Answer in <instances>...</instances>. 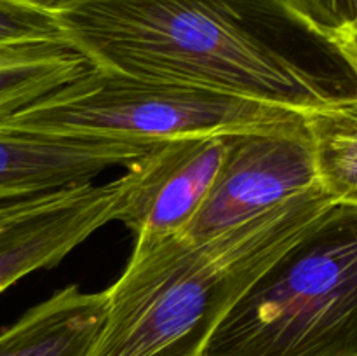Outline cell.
<instances>
[{
  "label": "cell",
  "instance_id": "6da1fadb",
  "mask_svg": "<svg viewBox=\"0 0 357 356\" xmlns=\"http://www.w3.org/2000/svg\"><path fill=\"white\" fill-rule=\"evenodd\" d=\"M54 17L93 65L309 112L357 94L333 38L289 0H72Z\"/></svg>",
  "mask_w": 357,
  "mask_h": 356
},
{
  "label": "cell",
  "instance_id": "7a4b0ae2",
  "mask_svg": "<svg viewBox=\"0 0 357 356\" xmlns=\"http://www.w3.org/2000/svg\"><path fill=\"white\" fill-rule=\"evenodd\" d=\"M333 205L317 187L201 243L136 236L89 356H202L244 290Z\"/></svg>",
  "mask_w": 357,
  "mask_h": 356
},
{
  "label": "cell",
  "instance_id": "3957f363",
  "mask_svg": "<svg viewBox=\"0 0 357 356\" xmlns=\"http://www.w3.org/2000/svg\"><path fill=\"white\" fill-rule=\"evenodd\" d=\"M202 356H357V208L333 205L257 276Z\"/></svg>",
  "mask_w": 357,
  "mask_h": 356
},
{
  "label": "cell",
  "instance_id": "277c9868",
  "mask_svg": "<svg viewBox=\"0 0 357 356\" xmlns=\"http://www.w3.org/2000/svg\"><path fill=\"white\" fill-rule=\"evenodd\" d=\"M288 112L289 108L204 87L143 79L93 65L72 82L2 121L45 135L166 142L237 131L281 119Z\"/></svg>",
  "mask_w": 357,
  "mask_h": 356
},
{
  "label": "cell",
  "instance_id": "5b68a950",
  "mask_svg": "<svg viewBox=\"0 0 357 356\" xmlns=\"http://www.w3.org/2000/svg\"><path fill=\"white\" fill-rule=\"evenodd\" d=\"M215 181L183 236H220L303 192L321 187L312 135L303 112L225 133Z\"/></svg>",
  "mask_w": 357,
  "mask_h": 356
},
{
  "label": "cell",
  "instance_id": "8992f818",
  "mask_svg": "<svg viewBox=\"0 0 357 356\" xmlns=\"http://www.w3.org/2000/svg\"><path fill=\"white\" fill-rule=\"evenodd\" d=\"M223 135L166 140L132 163L115 220L135 237L183 234L215 181L225 152Z\"/></svg>",
  "mask_w": 357,
  "mask_h": 356
},
{
  "label": "cell",
  "instance_id": "52a82bcc",
  "mask_svg": "<svg viewBox=\"0 0 357 356\" xmlns=\"http://www.w3.org/2000/svg\"><path fill=\"white\" fill-rule=\"evenodd\" d=\"M160 142L45 135L0 119V201L35 198L93 184L112 168H129Z\"/></svg>",
  "mask_w": 357,
  "mask_h": 356
},
{
  "label": "cell",
  "instance_id": "ba28073f",
  "mask_svg": "<svg viewBox=\"0 0 357 356\" xmlns=\"http://www.w3.org/2000/svg\"><path fill=\"white\" fill-rule=\"evenodd\" d=\"M128 177L59 191L31 215L0 232V293L37 269L52 267L115 220Z\"/></svg>",
  "mask_w": 357,
  "mask_h": 356
},
{
  "label": "cell",
  "instance_id": "9c48e42d",
  "mask_svg": "<svg viewBox=\"0 0 357 356\" xmlns=\"http://www.w3.org/2000/svg\"><path fill=\"white\" fill-rule=\"evenodd\" d=\"M105 306V292L66 286L0 334V356H89Z\"/></svg>",
  "mask_w": 357,
  "mask_h": 356
},
{
  "label": "cell",
  "instance_id": "30bf717a",
  "mask_svg": "<svg viewBox=\"0 0 357 356\" xmlns=\"http://www.w3.org/2000/svg\"><path fill=\"white\" fill-rule=\"evenodd\" d=\"M93 63L68 40L0 47V119L86 73Z\"/></svg>",
  "mask_w": 357,
  "mask_h": 356
},
{
  "label": "cell",
  "instance_id": "8fae6325",
  "mask_svg": "<svg viewBox=\"0 0 357 356\" xmlns=\"http://www.w3.org/2000/svg\"><path fill=\"white\" fill-rule=\"evenodd\" d=\"M303 114L321 187L337 205L357 208V94Z\"/></svg>",
  "mask_w": 357,
  "mask_h": 356
},
{
  "label": "cell",
  "instance_id": "7c38bea8",
  "mask_svg": "<svg viewBox=\"0 0 357 356\" xmlns=\"http://www.w3.org/2000/svg\"><path fill=\"white\" fill-rule=\"evenodd\" d=\"M45 40H66L54 14L17 0H0V47Z\"/></svg>",
  "mask_w": 357,
  "mask_h": 356
},
{
  "label": "cell",
  "instance_id": "4fadbf2b",
  "mask_svg": "<svg viewBox=\"0 0 357 356\" xmlns=\"http://www.w3.org/2000/svg\"><path fill=\"white\" fill-rule=\"evenodd\" d=\"M314 28L333 37L357 17V0H289Z\"/></svg>",
  "mask_w": 357,
  "mask_h": 356
},
{
  "label": "cell",
  "instance_id": "5bb4252c",
  "mask_svg": "<svg viewBox=\"0 0 357 356\" xmlns=\"http://www.w3.org/2000/svg\"><path fill=\"white\" fill-rule=\"evenodd\" d=\"M52 194L35 195V198H23V199H10V201H0V232L6 227L13 225L17 220L31 215L33 212L40 209L42 206L47 205L52 199Z\"/></svg>",
  "mask_w": 357,
  "mask_h": 356
},
{
  "label": "cell",
  "instance_id": "9a60e30c",
  "mask_svg": "<svg viewBox=\"0 0 357 356\" xmlns=\"http://www.w3.org/2000/svg\"><path fill=\"white\" fill-rule=\"evenodd\" d=\"M331 38L357 79V17Z\"/></svg>",
  "mask_w": 357,
  "mask_h": 356
},
{
  "label": "cell",
  "instance_id": "2e32d148",
  "mask_svg": "<svg viewBox=\"0 0 357 356\" xmlns=\"http://www.w3.org/2000/svg\"><path fill=\"white\" fill-rule=\"evenodd\" d=\"M17 2L26 3V6L35 7V9H40V10H45V13L54 14L56 10H59L63 6L72 2V0H17Z\"/></svg>",
  "mask_w": 357,
  "mask_h": 356
}]
</instances>
